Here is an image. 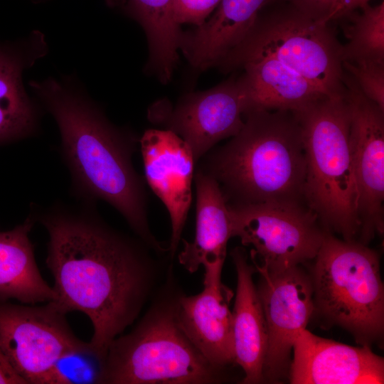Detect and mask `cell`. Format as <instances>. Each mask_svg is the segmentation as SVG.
Here are the masks:
<instances>
[{"label": "cell", "instance_id": "9c48e42d", "mask_svg": "<svg viewBox=\"0 0 384 384\" xmlns=\"http://www.w3.org/2000/svg\"><path fill=\"white\" fill-rule=\"evenodd\" d=\"M65 315L50 302L30 306L0 299V347L26 384H40L59 358L85 343Z\"/></svg>", "mask_w": 384, "mask_h": 384}, {"label": "cell", "instance_id": "f546056e", "mask_svg": "<svg viewBox=\"0 0 384 384\" xmlns=\"http://www.w3.org/2000/svg\"><path fill=\"white\" fill-rule=\"evenodd\" d=\"M33 1L36 2H40L45 0H33ZM105 1L108 6L111 7H114V6L122 5L124 4V0H105Z\"/></svg>", "mask_w": 384, "mask_h": 384}, {"label": "cell", "instance_id": "8992f818", "mask_svg": "<svg viewBox=\"0 0 384 384\" xmlns=\"http://www.w3.org/2000/svg\"><path fill=\"white\" fill-rule=\"evenodd\" d=\"M314 260L309 275L314 311L349 331L362 346L380 341L384 286L377 252L326 231Z\"/></svg>", "mask_w": 384, "mask_h": 384}, {"label": "cell", "instance_id": "9a60e30c", "mask_svg": "<svg viewBox=\"0 0 384 384\" xmlns=\"http://www.w3.org/2000/svg\"><path fill=\"white\" fill-rule=\"evenodd\" d=\"M289 375L292 384H380L384 360L369 346H352L306 329L297 336Z\"/></svg>", "mask_w": 384, "mask_h": 384}, {"label": "cell", "instance_id": "30bf717a", "mask_svg": "<svg viewBox=\"0 0 384 384\" xmlns=\"http://www.w3.org/2000/svg\"><path fill=\"white\" fill-rule=\"evenodd\" d=\"M343 84L358 196V241L366 245L384 229V110L368 98L345 72Z\"/></svg>", "mask_w": 384, "mask_h": 384}, {"label": "cell", "instance_id": "4316f807", "mask_svg": "<svg viewBox=\"0 0 384 384\" xmlns=\"http://www.w3.org/2000/svg\"><path fill=\"white\" fill-rule=\"evenodd\" d=\"M300 12L316 19H326L337 0H282ZM329 23V22H327Z\"/></svg>", "mask_w": 384, "mask_h": 384}, {"label": "cell", "instance_id": "d6986e66", "mask_svg": "<svg viewBox=\"0 0 384 384\" xmlns=\"http://www.w3.org/2000/svg\"><path fill=\"white\" fill-rule=\"evenodd\" d=\"M196 231L193 240L182 239L183 247L179 263L189 272L201 265L224 262L228 242L232 238V222L228 205L217 181L196 169Z\"/></svg>", "mask_w": 384, "mask_h": 384}, {"label": "cell", "instance_id": "5bb4252c", "mask_svg": "<svg viewBox=\"0 0 384 384\" xmlns=\"http://www.w3.org/2000/svg\"><path fill=\"white\" fill-rule=\"evenodd\" d=\"M223 263L204 265L202 291L177 297L175 306L178 322L188 339L210 363L222 369L235 363L230 310L233 292L222 282Z\"/></svg>", "mask_w": 384, "mask_h": 384}, {"label": "cell", "instance_id": "7402d4cb", "mask_svg": "<svg viewBox=\"0 0 384 384\" xmlns=\"http://www.w3.org/2000/svg\"><path fill=\"white\" fill-rule=\"evenodd\" d=\"M173 0H125L127 14L144 28L149 42V66L167 82L178 60L182 33L172 16Z\"/></svg>", "mask_w": 384, "mask_h": 384}, {"label": "cell", "instance_id": "cb8c5ba5", "mask_svg": "<svg viewBox=\"0 0 384 384\" xmlns=\"http://www.w3.org/2000/svg\"><path fill=\"white\" fill-rule=\"evenodd\" d=\"M106 358L85 342L59 358L40 384H103Z\"/></svg>", "mask_w": 384, "mask_h": 384}, {"label": "cell", "instance_id": "5b68a950", "mask_svg": "<svg viewBox=\"0 0 384 384\" xmlns=\"http://www.w3.org/2000/svg\"><path fill=\"white\" fill-rule=\"evenodd\" d=\"M177 297H164L129 334L110 343L103 384H211L224 369L210 363L181 328Z\"/></svg>", "mask_w": 384, "mask_h": 384}, {"label": "cell", "instance_id": "44dd1931", "mask_svg": "<svg viewBox=\"0 0 384 384\" xmlns=\"http://www.w3.org/2000/svg\"><path fill=\"white\" fill-rule=\"evenodd\" d=\"M242 76L251 109L297 111L327 96L303 76L277 60L265 57L244 63Z\"/></svg>", "mask_w": 384, "mask_h": 384}, {"label": "cell", "instance_id": "ffe728a7", "mask_svg": "<svg viewBox=\"0 0 384 384\" xmlns=\"http://www.w3.org/2000/svg\"><path fill=\"white\" fill-rule=\"evenodd\" d=\"M36 223L31 213L21 223L0 230V299L22 304L50 302L55 297L52 287L38 267L29 234Z\"/></svg>", "mask_w": 384, "mask_h": 384}, {"label": "cell", "instance_id": "83f0119b", "mask_svg": "<svg viewBox=\"0 0 384 384\" xmlns=\"http://www.w3.org/2000/svg\"><path fill=\"white\" fill-rule=\"evenodd\" d=\"M370 0H337L331 13L327 17V22L345 16L353 10L368 4Z\"/></svg>", "mask_w": 384, "mask_h": 384}, {"label": "cell", "instance_id": "ba28073f", "mask_svg": "<svg viewBox=\"0 0 384 384\" xmlns=\"http://www.w3.org/2000/svg\"><path fill=\"white\" fill-rule=\"evenodd\" d=\"M228 207L232 237H238L242 245L251 246L252 263L270 272L314 260L326 233L316 213L304 203Z\"/></svg>", "mask_w": 384, "mask_h": 384}, {"label": "cell", "instance_id": "4fadbf2b", "mask_svg": "<svg viewBox=\"0 0 384 384\" xmlns=\"http://www.w3.org/2000/svg\"><path fill=\"white\" fill-rule=\"evenodd\" d=\"M139 144L146 185L163 203L170 218L168 253L172 259L190 210L196 163L186 142L168 129L146 130Z\"/></svg>", "mask_w": 384, "mask_h": 384}, {"label": "cell", "instance_id": "7c38bea8", "mask_svg": "<svg viewBox=\"0 0 384 384\" xmlns=\"http://www.w3.org/2000/svg\"><path fill=\"white\" fill-rule=\"evenodd\" d=\"M255 269L260 276L257 289L267 331L264 381L278 383L289 373L297 336L314 312L313 287L309 274L301 265L277 272Z\"/></svg>", "mask_w": 384, "mask_h": 384}, {"label": "cell", "instance_id": "d4e9b609", "mask_svg": "<svg viewBox=\"0 0 384 384\" xmlns=\"http://www.w3.org/2000/svg\"><path fill=\"white\" fill-rule=\"evenodd\" d=\"M362 92L384 110V63H342Z\"/></svg>", "mask_w": 384, "mask_h": 384}, {"label": "cell", "instance_id": "f1b7e54d", "mask_svg": "<svg viewBox=\"0 0 384 384\" xmlns=\"http://www.w3.org/2000/svg\"><path fill=\"white\" fill-rule=\"evenodd\" d=\"M25 384L14 371L0 347V384Z\"/></svg>", "mask_w": 384, "mask_h": 384}, {"label": "cell", "instance_id": "7a4b0ae2", "mask_svg": "<svg viewBox=\"0 0 384 384\" xmlns=\"http://www.w3.org/2000/svg\"><path fill=\"white\" fill-rule=\"evenodd\" d=\"M28 85L58 127L60 152L70 172L71 195L80 203L107 202L155 252H167L168 247L150 230L147 185L132 162L139 139L111 123L73 75L32 80Z\"/></svg>", "mask_w": 384, "mask_h": 384}, {"label": "cell", "instance_id": "e0dca14e", "mask_svg": "<svg viewBox=\"0 0 384 384\" xmlns=\"http://www.w3.org/2000/svg\"><path fill=\"white\" fill-rule=\"evenodd\" d=\"M237 272V289L233 316L235 363L242 369V383L264 381L263 368L267 349V331L261 301L253 274L256 269L248 262L242 247L230 252Z\"/></svg>", "mask_w": 384, "mask_h": 384}, {"label": "cell", "instance_id": "603a6c76", "mask_svg": "<svg viewBox=\"0 0 384 384\" xmlns=\"http://www.w3.org/2000/svg\"><path fill=\"white\" fill-rule=\"evenodd\" d=\"M361 9L346 31L349 41L342 47V61L384 63V3Z\"/></svg>", "mask_w": 384, "mask_h": 384}, {"label": "cell", "instance_id": "277c9868", "mask_svg": "<svg viewBox=\"0 0 384 384\" xmlns=\"http://www.w3.org/2000/svg\"><path fill=\"white\" fill-rule=\"evenodd\" d=\"M293 112L302 129L305 153V203L326 231L357 240L358 196L345 94L324 96Z\"/></svg>", "mask_w": 384, "mask_h": 384}, {"label": "cell", "instance_id": "52a82bcc", "mask_svg": "<svg viewBox=\"0 0 384 384\" xmlns=\"http://www.w3.org/2000/svg\"><path fill=\"white\" fill-rule=\"evenodd\" d=\"M329 24L292 6L264 17L259 15L244 39L217 65L230 71L252 59L272 58L303 76L323 94L343 95V46Z\"/></svg>", "mask_w": 384, "mask_h": 384}, {"label": "cell", "instance_id": "6da1fadb", "mask_svg": "<svg viewBox=\"0 0 384 384\" xmlns=\"http://www.w3.org/2000/svg\"><path fill=\"white\" fill-rule=\"evenodd\" d=\"M95 206L58 202L43 209L32 203L30 213L48 234L46 263L55 292L50 302L65 314H85L93 327L90 343L107 356L151 295L158 266L151 248L110 225Z\"/></svg>", "mask_w": 384, "mask_h": 384}, {"label": "cell", "instance_id": "8fae6325", "mask_svg": "<svg viewBox=\"0 0 384 384\" xmlns=\"http://www.w3.org/2000/svg\"><path fill=\"white\" fill-rule=\"evenodd\" d=\"M250 109L248 92L241 77L204 92L189 94L174 107L156 103L149 110V118L183 139L197 164L220 141L238 133Z\"/></svg>", "mask_w": 384, "mask_h": 384}, {"label": "cell", "instance_id": "2e32d148", "mask_svg": "<svg viewBox=\"0 0 384 384\" xmlns=\"http://www.w3.org/2000/svg\"><path fill=\"white\" fill-rule=\"evenodd\" d=\"M39 30L13 43H0V146L36 136L44 112L23 85V72L48 55Z\"/></svg>", "mask_w": 384, "mask_h": 384}, {"label": "cell", "instance_id": "484cf974", "mask_svg": "<svg viewBox=\"0 0 384 384\" xmlns=\"http://www.w3.org/2000/svg\"><path fill=\"white\" fill-rule=\"evenodd\" d=\"M220 2V0H173V19L178 26L187 23L199 26Z\"/></svg>", "mask_w": 384, "mask_h": 384}, {"label": "cell", "instance_id": "ac0fdd59", "mask_svg": "<svg viewBox=\"0 0 384 384\" xmlns=\"http://www.w3.org/2000/svg\"><path fill=\"white\" fill-rule=\"evenodd\" d=\"M267 0H220L214 14L181 35L180 48L191 65L205 70L217 65L247 36Z\"/></svg>", "mask_w": 384, "mask_h": 384}, {"label": "cell", "instance_id": "3957f363", "mask_svg": "<svg viewBox=\"0 0 384 384\" xmlns=\"http://www.w3.org/2000/svg\"><path fill=\"white\" fill-rule=\"evenodd\" d=\"M198 163L196 169L217 181L228 205L306 204L302 133L292 111L248 110L238 133Z\"/></svg>", "mask_w": 384, "mask_h": 384}]
</instances>
